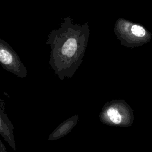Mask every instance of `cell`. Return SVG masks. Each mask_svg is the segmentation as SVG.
<instances>
[{"label":"cell","mask_w":152,"mask_h":152,"mask_svg":"<svg viewBox=\"0 0 152 152\" xmlns=\"http://www.w3.org/2000/svg\"><path fill=\"white\" fill-rule=\"evenodd\" d=\"M89 36L88 23H75L70 17H65L60 27L48 35L46 44L50 47L49 64L60 80L71 78L78 69Z\"/></svg>","instance_id":"cell-1"},{"label":"cell","mask_w":152,"mask_h":152,"mask_svg":"<svg viewBox=\"0 0 152 152\" xmlns=\"http://www.w3.org/2000/svg\"><path fill=\"white\" fill-rule=\"evenodd\" d=\"M114 33L122 45L137 48L148 43L152 34L142 25L123 18H118L114 26Z\"/></svg>","instance_id":"cell-2"},{"label":"cell","mask_w":152,"mask_h":152,"mask_svg":"<svg viewBox=\"0 0 152 152\" xmlns=\"http://www.w3.org/2000/svg\"><path fill=\"white\" fill-rule=\"evenodd\" d=\"M100 121L112 126L129 127L134 121V112L124 100H113L105 103L99 115Z\"/></svg>","instance_id":"cell-3"},{"label":"cell","mask_w":152,"mask_h":152,"mask_svg":"<svg viewBox=\"0 0 152 152\" xmlns=\"http://www.w3.org/2000/svg\"><path fill=\"white\" fill-rule=\"evenodd\" d=\"M0 65L6 71L17 77L24 78L27 71L15 51L4 40L0 38Z\"/></svg>","instance_id":"cell-4"},{"label":"cell","mask_w":152,"mask_h":152,"mask_svg":"<svg viewBox=\"0 0 152 152\" xmlns=\"http://www.w3.org/2000/svg\"><path fill=\"white\" fill-rule=\"evenodd\" d=\"M14 130V125L5 112L4 102L0 100V135L14 150H16Z\"/></svg>","instance_id":"cell-5"},{"label":"cell","mask_w":152,"mask_h":152,"mask_svg":"<svg viewBox=\"0 0 152 152\" xmlns=\"http://www.w3.org/2000/svg\"><path fill=\"white\" fill-rule=\"evenodd\" d=\"M79 120L78 115H75L61 122L49 135L48 140L55 141L64 137L74 128Z\"/></svg>","instance_id":"cell-6"},{"label":"cell","mask_w":152,"mask_h":152,"mask_svg":"<svg viewBox=\"0 0 152 152\" xmlns=\"http://www.w3.org/2000/svg\"><path fill=\"white\" fill-rule=\"evenodd\" d=\"M0 152H7L6 147L1 139H0Z\"/></svg>","instance_id":"cell-7"}]
</instances>
